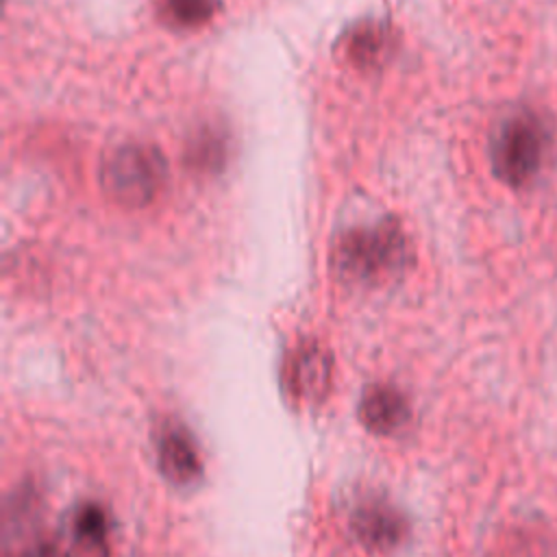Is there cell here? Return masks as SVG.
<instances>
[{
  "mask_svg": "<svg viewBox=\"0 0 557 557\" xmlns=\"http://www.w3.org/2000/svg\"><path fill=\"white\" fill-rule=\"evenodd\" d=\"M550 139L553 131L542 113L531 107L511 111L500 120L490 141V165L494 176L507 187H527L542 172Z\"/></svg>",
  "mask_w": 557,
  "mask_h": 557,
  "instance_id": "obj_1",
  "label": "cell"
},
{
  "mask_svg": "<svg viewBox=\"0 0 557 557\" xmlns=\"http://www.w3.org/2000/svg\"><path fill=\"white\" fill-rule=\"evenodd\" d=\"M409 257L403 228L394 220L346 233L333 252V268L352 283L376 285L396 276Z\"/></svg>",
  "mask_w": 557,
  "mask_h": 557,
  "instance_id": "obj_2",
  "label": "cell"
},
{
  "mask_svg": "<svg viewBox=\"0 0 557 557\" xmlns=\"http://www.w3.org/2000/svg\"><path fill=\"white\" fill-rule=\"evenodd\" d=\"M168 163L159 148L124 144L113 148L100 165V187L109 200L126 209L150 205L163 189Z\"/></svg>",
  "mask_w": 557,
  "mask_h": 557,
  "instance_id": "obj_3",
  "label": "cell"
},
{
  "mask_svg": "<svg viewBox=\"0 0 557 557\" xmlns=\"http://www.w3.org/2000/svg\"><path fill=\"white\" fill-rule=\"evenodd\" d=\"M333 359L331 352L309 339L298 344L283 368V381L289 396L300 405H318L326 398L331 389Z\"/></svg>",
  "mask_w": 557,
  "mask_h": 557,
  "instance_id": "obj_4",
  "label": "cell"
},
{
  "mask_svg": "<svg viewBox=\"0 0 557 557\" xmlns=\"http://www.w3.org/2000/svg\"><path fill=\"white\" fill-rule=\"evenodd\" d=\"M352 535L370 550H389L407 537V520L387 503H363L350 518Z\"/></svg>",
  "mask_w": 557,
  "mask_h": 557,
  "instance_id": "obj_5",
  "label": "cell"
},
{
  "mask_svg": "<svg viewBox=\"0 0 557 557\" xmlns=\"http://www.w3.org/2000/svg\"><path fill=\"white\" fill-rule=\"evenodd\" d=\"M157 461L161 474L176 485L194 483L202 474V459L191 435L178 426L168 424L157 437Z\"/></svg>",
  "mask_w": 557,
  "mask_h": 557,
  "instance_id": "obj_6",
  "label": "cell"
},
{
  "mask_svg": "<svg viewBox=\"0 0 557 557\" xmlns=\"http://www.w3.org/2000/svg\"><path fill=\"white\" fill-rule=\"evenodd\" d=\"M357 413L368 431L376 435H389L409 422L411 409L403 392L396 387L374 385L361 396Z\"/></svg>",
  "mask_w": 557,
  "mask_h": 557,
  "instance_id": "obj_7",
  "label": "cell"
},
{
  "mask_svg": "<svg viewBox=\"0 0 557 557\" xmlns=\"http://www.w3.org/2000/svg\"><path fill=\"white\" fill-rule=\"evenodd\" d=\"M392 46H394V37L389 28L374 22L355 26L342 44L344 57L350 61V65L359 70L379 67L387 59Z\"/></svg>",
  "mask_w": 557,
  "mask_h": 557,
  "instance_id": "obj_8",
  "label": "cell"
},
{
  "mask_svg": "<svg viewBox=\"0 0 557 557\" xmlns=\"http://www.w3.org/2000/svg\"><path fill=\"white\" fill-rule=\"evenodd\" d=\"M74 553L72 557H107L109 518L100 505H83L72 520Z\"/></svg>",
  "mask_w": 557,
  "mask_h": 557,
  "instance_id": "obj_9",
  "label": "cell"
},
{
  "mask_svg": "<svg viewBox=\"0 0 557 557\" xmlns=\"http://www.w3.org/2000/svg\"><path fill=\"white\" fill-rule=\"evenodd\" d=\"M218 0H159L161 17L174 28H196L211 22Z\"/></svg>",
  "mask_w": 557,
  "mask_h": 557,
  "instance_id": "obj_10",
  "label": "cell"
},
{
  "mask_svg": "<svg viewBox=\"0 0 557 557\" xmlns=\"http://www.w3.org/2000/svg\"><path fill=\"white\" fill-rule=\"evenodd\" d=\"M224 148H226L224 139L218 133H213L211 128H207L189 141V146L185 150V161L194 170L213 172L224 163V157H226Z\"/></svg>",
  "mask_w": 557,
  "mask_h": 557,
  "instance_id": "obj_11",
  "label": "cell"
},
{
  "mask_svg": "<svg viewBox=\"0 0 557 557\" xmlns=\"http://www.w3.org/2000/svg\"><path fill=\"white\" fill-rule=\"evenodd\" d=\"M17 557H72L70 553H65L59 544L54 542H35L33 546H28L26 550H22Z\"/></svg>",
  "mask_w": 557,
  "mask_h": 557,
  "instance_id": "obj_12",
  "label": "cell"
}]
</instances>
